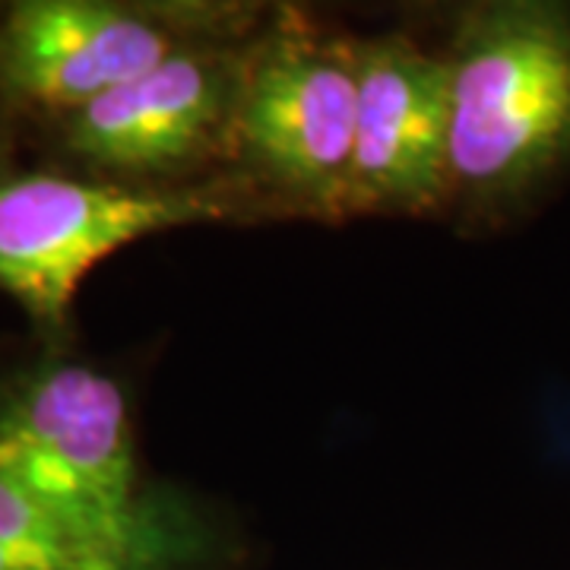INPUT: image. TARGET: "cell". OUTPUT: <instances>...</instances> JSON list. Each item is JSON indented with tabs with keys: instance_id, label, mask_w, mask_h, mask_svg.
Instances as JSON below:
<instances>
[{
	"instance_id": "cell-1",
	"label": "cell",
	"mask_w": 570,
	"mask_h": 570,
	"mask_svg": "<svg viewBox=\"0 0 570 570\" xmlns=\"http://www.w3.org/2000/svg\"><path fill=\"white\" fill-rule=\"evenodd\" d=\"M450 197L504 209L570 159V10L472 7L444 55Z\"/></svg>"
},
{
	"instance_id": "cell-2",
	"label": "cell",
	"mask_w": 570,
	"mask_h": 570,
	"mask_svg": "<svg viewBox=\"0 0 570 570\" xmlns=\"http://www.w3.org/2000/svg\"><path fill=\"white\" fill-rule=\"evenodd\" d=\"M355 118L358 39L279 13L247 45L228 165L261 206L348 219Z\"/></svg>"
},
{
	"instance_id": "cell-3",
	"label": "cell",
	"mask_w": 570,
	"mask_h": 570,
	"mask_svg": "<svg viewBox=\"0 0 570 570\" xmlns=\"http://www.w3.org/2000/svg\"><path fill=\"white\" fill-rule=\"evenodd\" d=\"M235 175L134 187L58 171L0 175V292L45 333H63L82 279L115 250L184 225L245 216ZM261 209V204H257Z\"/></svg>"
},
{
	"instance_id": "cell-4",
	"label": "cell",
	"mask_w": 570,
	"mask_h": 570,
	"mask_svg": "<svg viewBox=\"0 0 570 570\" xmlns=\"http://www.w3.org/2000/svg\"><path fill=\"white\" fill-rule=\"evenodd\" d=\"M247 22L223 3L22 0L0 22V89L67 118L178 51L250 36Z\"/></svg>"
},
{
	"instance_id": "cell-5",
	"label": "cell",
	"mask_w": 570,
	"mask_h": 570,
	"mask_svg": "<svg viewBox=\"0 0 570 570\" xmlns=\"http://www.w3.org/2000/svg\"><path fill=\"white\" fill-rule=\"evenodd\" d=\"M250 36L171 55L137 80L61 118V146L92 178L175 187L216 159L228 163Z\"/></svg>"
},
{
	"instance_id": "cell-6",
	"label": "cell",
	"mask_w": 570,
	"mask_h": 570,
	"mask_svg": "<svg viewBox=\"0 0 570 570\" xmlns=\"http://www.w3.org/2000/svg\"><path fill=\"white\" fill-rule=\"evenodd\" d=\"M0 472L26 489L89 510L140 508L130 406L105 371L41 358L0 381Z\"/></svg>"
},
{
	"instance_id": "cell-7",
	"label": "cell",
	"mask_w": 570,
	"mask_h": 570,
	"mask_svg": "<svg viewBox=\"0 0 570 570\" xmlns=\"http://www.w3.org/2000/svg\"><path fill=\"white\" fill-rule=\"evenodd\" d=\"M444 55L406 36L358 39L352 216H425L450 200Z\"/></svg>"
},
{
	"instance_id": "cell-8",
	"label": "cell",
	"mask_w": 570,
	"mask_h": 570,
	"mask_svg": "<svg viewBox=\"0 0 570 570\" xmlns=\"http://www.w3.org/2000/svg\"><path fill=\"white\" fill-rule=\"evenodd\" d=\"M216 532L175 491L140 508L89 510L45 498L0 472V570H204Z\"/></svg>"
}]
</instances>
